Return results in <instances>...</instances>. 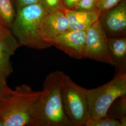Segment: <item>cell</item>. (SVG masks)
<instances>
[{
  "mask_svg": "<svg viewBox=\"0 0 126 126\" xmlns=\"http://www.w3.org/2000/svg\"><path fill=\"white\" fill-rule=\"evenodd\" d=\"M85 126H121L118 120L107 116L96 120L89 119Z\"/></svg>",
  "mask_w": 126,
  "mask_h": 126,
  "instance_id": "obj_16",
  "label": "cell"
},
{
  "mask_svg": "<svg viewBox=\"0 0 126 126\" xmlns=\"http://www.w3.org/2000/svg\"><path fill=\"white\" fill-rule=\"evenodd\" d=\"M80 0H63V4L65 8L72 9Z\"/></svg>",
  "mask_w": 126,
  "mask_h": 126,
  "instance_id": "obj_21",
  "label": "cell"
},
{
  "mask_svg": "<svg viewBox=\"0 0 126 126\" xmlns=\"http://www.w3.org/2000/svg\"><path fill=\"white\" fill-rule=\"evenodd\" d=\"M63 72L46 77L43 93L36 103L31 126H73L64 112L62 95Z\"/></svg>",
  "mask_w": 126,
  "mask_h": 126,
  "instance_id": "obj_1",
  "label": "cell"
},
{
  "mask_svg": "<svg viewBox=\"0 0 126 126\" xmlns=\"http://www.w3.org/2000/svg\"><path fill=\"white\" fill-rule=\"evenodd\" d=\"M86 31L68 30L53 38L47 41L50 46L62 51L70 57L80 59L84 55Z\"/></svg>",
  "mask_w": 126,
  "mask_h": 126,
  "instance_id": "obj_8",
  "label": "cell"
},
{
  "mask_svg": "<svg viewBox=\"0 0 126 126\" xmlns=\"http://www.w3.org/2000/svg\"><path fill=\"white\" fill-rule=\"evenodd\" d=\"M123 0H96V7L101 12L110 9Z\"/></svg>",
  "mask_w": 126,
  "mask_h": 126,
  "instance_id": "obj_18",
  "label": "cell"
},
{
  "mask_svg": "<svg viewBox=\"0 0 126 126\" xmlns=\"http://www.w3.org/2000/svg\"><path fill=\"white\" fill-rule=\"evenodd\" d=\"M5 101L0 100V110L1 109L2 107H3V104L4 103Z\"/></svg>",
  "mask_w": 126,
  "mask_h": 126,
  "instance_id": "obj_23",
  "label": "cell"
},
{
  "mask_svg": "<svg viewBox=\"0 0 126 126\" xmlns=\"http://www.w3.org/2000/svg\"><path fill=\"white\" fill-rule=\"evenodd\" d=\"M98 20L108 37H126V0L101 12Z\"/></svg>",
  "mask_w": 126,
  "mask_h": 126,
  "instance_id": "obj_7",
  "label": "cell"
},
{
  "mask_svg": "<svg viewBox=\"0 0 126 126\" xmlns=\"http://www.w3.org/2000/svg\"><path fill=\"white\" fill-rule=\"evenodd\" d=\"M42 93V90L34 91L27 84L12 90L0 111L4 126H31L36 103Z\"/></svg>",
  "mask_w": 126,
  "mask_h": 126,
  "instance_id": "obj_2",
  "label": "cell"
},
{
  "mask_svg": "<svg viewBox=\"0 0 126 126\" xmlns=\"http://www.w3.org/2000/svg\"><path fill=\"white\" fill-rule=\"evenodd\" d=\"M84 55L85 59L113 65L108 49V38L99 20L86 31Z\"/></svg>",
  "mask_w": 126,
  "mask_h": 126,
  "instance_id": "obj_6",
  "label": "cell"
},
{
  "mask_svg": "<svg viewBox=\"0 0 126 126\" xmlns=\"http://www.w3.org/2000/svg\"><path fill=\"white\" fill-rule=\"evenodd\" d=\"M6 79L0 74V100L1 101L7 99L12 91L7 85Z\"/></svg>",
  "mask_w": 126,
  "mask_h": 126,
  "instance_id": "obj_19",
  "label": "cell"
},
{
  "mask_svg": "<svg viewBox=\"0 0 126 126\" xmlns=\"http://www.w3.org/2000/svg\"><path fill=\"white\" fill-rule=\"evenodd\" d=\"M86 93L89 119L96 120L107 117L113 102L119 98L126 95V72H116L111 81L95 88L86 89Z\"/></svg>",
  "mask_w": 126,
  "mask_h": 126,
  "instance_id": "obj_4",
  "label": "cell"
},
{
  "mask_svg": "<svg viewBox=\"0 0 126 126\" xmlns=\"http://www.w3.org/2000/svg\"><path fill=\"white\" fill-rule=\"evenodd\" d=\"M40 4L47 14L62 11L65 8L63 0H40Z\"/></svg>",
  "mask_w": 126,
  "mask_h": 126,
  "instance_id": "obj_15",
  "label": "cell"
},
{
  "mask_svg": "<svg viewBox=\"0 0 126 126\" xmlns=\"http://www.w3.org/2000/svg\"><path fill=\"white\" fill-rule=\"evenodd\" d=\"M19 46L10 29L0 23V74L6 79L13 71L10 58Z\"/></svg>",
  "mask_w": 126,
  "mask_h": 126,
  "instance_id": "obj_9",
  "label": "cell"
},
{
  "mask_svg": "<svg viewBox=\"0 0 126 126\" xmlns=\"http://www.w3.org/2000/svg\"><path fill=\"white\" fill-rule=\"evenodd\" d=\"M40 0H16L17 9L32 5L40 3Z\"/></svg>",
  "mask_w": 126,
  "mask_h": 126,
  "instance_id": "obj_20",
  "label": "cell"
},
{
  "mask_svg": "<svg viewBox=\"0 0 126 126\" xmlns=\"http://www.w3.org/2000/svg\"><path fill=\"white\" fill-rule=\"evenodd\" d=\"M107 116L118 121L126 118V95L119 98L113 102L108 110Z\"/></svg>",
  "mask_w": 126,
  "mask_h": 126,
  "instance_id": "obj_14",
  "label": "cell"
},
{
  "mask_svg": "<svg viewBox=\"0 0 126 126\" xmlns=\"http://www.w3.org/2000/svg\"><path fill=\"white\" fill-rule=\"evenodd\" d=\"M72 9L82 11L98 10L96 7V0H80Z\"/></svg>",
  "mask_w": 126,
  "mask_h": 126,
  "instance_id": "obj_17",
  "label": "cell"
},
{
  "mask_svg": "<svg viewBox=\"0 0 126 126\" xmlns=\"http://www.w3.org/2000/svg\"><path fill=\"white\" fill-rule=\"evenodd\" d=\"M62 95L64 112L72 126H85L89 118L86 89L63 72Z\"/></svg>",
  "mask_w": 126,
  "mask_h": 126,
  "instance_id": "obj_5",
  "label": "cell"
},
{
  "mask_svg": "<svg viewBox=\"0 0 126 126\" xmlns=\"http://www.w3.org/2000/svg\"><path fill=\"white\" fill-rule=\"evenodd\" d=\"M16 15L11 0H0V23L10 29Z\"/></svg>",
  "mask_w": 126,
  "mask_h": 126,
  "instance_id": "obj_13",
  "label": "cell"
},
{
  "mask_svg": "<svg viewBox=\"0 0 126 126\" xmlns=\"http://www.w3.org/2000/svg\"><path fill=\"white\" fill-rule=\"evenodd\" d=\"M0 126H4V123L2 118L0 115Z\"/></svg>",
  "mask_w": 126,
  "mask_h": 126,
  "instance_id": "obj_22",
  "label": "cell"
},
{
  "mask_svg": "<svg viewBox=\"0 0 126 126\" xmlns=\"http://www.w3.org/2000/svg\"><path fill=\"white\" fill-rule=\"evenodd\" d=\"M68 22L69 30L86 31L99 19L98 10L82 11L64 8L63 10Z\"/></svg>",
  "mask_w": 126,
  "mask_h": 126,
  "instance_id": "obj_11",
  "label": "cell"
},
{
  "mask_svg": "<svg viewBox=\"0 0 126 126\" xmlns=\"http://www.w3.org/2000/svg\"><path fill=\"white\" fill-rule=\"evenodd\" d=\"M109 51L117 72H126V37H108Z\"/></svg>",
  "mask_w": 126,
  "mask_h": 126,
  "instance_id": "obj_12",
  "label": "cell"
},
{
  "mask_svg": "<svg viewBox=\"0 0 126 126\" xmlns=\"http://www.w3.org/2000/svg\"><path fill=\"white\" fill-rule=\"evenodd\" d=\"M68 30L66 16L63 10L59 11L46 14L41 25L39 35L46 42Z\"/></svg>",
  "mask_w": 126,
  "mask_h": 126,
  "instance_id": "obj_10",
  "label": "cell"
},
{
  "mask_svg": "<svg viewBox=\"0 0 126 126\" xmlns=\"http://www.w3.org/2000/svg\"><path fill=\"white\" fill-rule=\"evenodd\" d=\"M46 14L40 3L17 10L10 30L20 46L36 50L51 47L39 35L41 25Z\"/></svg>",
  "mask_w": 126,
  "mask_h": 126,
  "instance_id": "obj_3",
  "label": "cell"
}]
</instances>
